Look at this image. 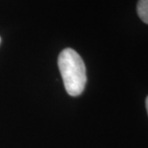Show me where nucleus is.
<instances>
[{"mask_svg": "<svg viewBox=\"0 0 148 148\" xmlns=\"http://www.w3.org/2000/svg\"><path fill=\"white\" fill-rule=\"evenodd\" d=\"M0 43H1V37H0Z\"/></svg>", "mask_w": 148, "mask_h": 148, "instance_id": "20e7f679", "label": "nucleus"}, {"mask_svg": "<svg viewBox=\"0 0 148 148\" xmlns=\"http://www.w3.org/2000/svg\"><path fill=\"white\" fill-rule=\"evenodd\" d=\"M58 64L66 92L72 97L79 96L87 81L83 59L74 49L66 48L59 53Z\"/></svg>", "mask_w": 148, "mask_h": 148, "instance_id": "f257e3e1", "label": "nucleus"}, {"mask_svg": "<svg viewBox=\"0 0 148 148\" xmlns=\"http://www.w3.org/2000/svg\"><path fill=\"white\" fill-rule=\"evenodd\" d=\"M137 12L144 23L148 24V0H138L137 5Z\"/></svg>", "mask_w": 148, "mask_h": 148, "instance_id": "f03ea898", "label": "nucleus"}, {"mask_svg": "<svg viewBox=\"0 0 148 148\" xmlns=\"http://www.w3.org/2000/svg\"><path fill=\"white\" fill-rule=\"evenodd\" d=\"M145 107H146V110H147V114H148V97H146V99H145Z\"/></svg>", "mask_w": 148, "mask_h": 148, "instance_id": "7ed1b4c3", "label": "nucleus"}]
</instances>
